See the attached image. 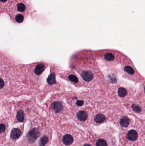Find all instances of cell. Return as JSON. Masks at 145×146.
I'll list each match as a JSON object with an SVG mask.
<instances>
[{"label":"cell","mask_w":145,"mask_h":146,"mask_svg":"<svg viewBox=\"0 0 145 146\" xmlns=\"http://www.w3.org/2000/svg\"><path fill=\"white\" fill-rule=\"evenodd\" d=\"M40 135V130L39 129L36 128H35L32 129L29 133V139L31 140V141H32V142H33L35 140L38 138Z\"/></svg>","instance_id":"1"},{"label":"cell","mask_w":145,"mask_h":146,"mask_svg":"<svg viewBox=\"0 0 145 146\" xmlns=\"http://www.w3.org/2000/svg\"><path fill=\"white\" fill-rule=\"evenodd\" d=\"M83 79L86 82H89L93 79V74L89 71H85L81 74Z\"/></svg>","instance_id":"2"},{"label":"cell","mask_w":145,"mask_h":146,"mask_svg":"<svg viewBox=\"0 0 145 146\" xmlns=\"http://www.w3.org/2000/svg\"><path fill=\"white\" fill-rule=\"evenodd\" d=\"M52 109L57 113H60L63 110V106L62 103L59 101L54 102L52 105Z\"/></svg>","instance_id":"3"},{"label":"cell","mask_w":145,"mask_h":146,"mask_svg":"<svg viewBox=\"0 0 145 146\" xmlns=\"http://www.w3.org/2000/svg\"><path fill=\"white\" fill-rule=\"evenodd\" d=\"M21 135V131L18 129L15 128L12 129L11 131L10 136L11 138L13 139L16 140L19 138Z\"/></svg>","instance_id":"4"},{"label":"cell","mask_w":145,"mask_h":146,"mask_svg":"<svg viewBox=\"0 0 145 146\" xmlns=\"http://www.w3.org/2000/svg\"><path fill=\"white\" fill-rule=\"evenodd\" d=\"M138 135L136 131L131 130L128 132L127 134V138L128 140L131 141H134L137 139Z\"/></svg>","instance_id":"5"},{"label":"cell","mask_w":145,"mask_h":146,"mask_svg":"<svg viewBox=\"0 0 145 146\" xmlns=\"http://www.w3.org/2000/svg\"><path fill=\"white\" fill-rule=\"evenodd\" d=\"M63 143L66 145H70L74 141L73 138L71 135L69 134L66 135L63 138Z\"/></svg>","instance_id":"6"},{"label":"cell","mask_w":145,"mask_h":146,"mask_svg":"<svg viewBox=\"0 0 145 146\" xmlns=\"http://www.w3.org/2000/svg\"><path fill=\"white\" fill-rule=\"evenodd\" d=\"M77 116L78 119L82 121H85L88 118L87 112L85 111H80L77 113Z\"/></svg>","instance_id":"7"},{"label":"cell","mask_w":145,"mask_h":146,"mask_svg":"<svg viewBox=\"0 0 145 146\" xmlns=\"http://www.w3.org/2000/svg\"><path fill=\"white\" fill-rule=\"evenodd\" d=\"M45 68L44 65L43 64H39L35 67V73L37 75H40L44 71Z\"/></svg>","instance_id":"8"},{"label":"cell","mask_w":145,"mask_h":146,"mask_svg":"<svg viewBox=\"0 0 145 146\" xmlns=\"http://www.w3.org/2000/svg\"><path fill=\"white\" fill-rule=\"evenodd\" d=\"M94 120L96 123H101L104 122L105 120V117L103 114H98L95 116Z\"/></svg>","instance_id":"9"},{"label":"cell","mask_w":145,"mask_h":146,"mask_svg":"<svg viewBox=\"0 0 145 146\" xmlns=\"http://www.w3.org/2000/svg\"><path fill=\"white\" fill-rule=\"evenodd\" d=\"M129 123V120L128 117L126 116L123 117L120 120V124L122 127H126L128 126Z\"/></svg>","instance_id":"10"},{"label":"cell","mask_w":145,"mask_h":146,"mask_svg":"<svg viewBox=\"0 0 145 146\" xmlns=\"http://www.w3.org/2000/svg\"><path fill=\"white\" fill-rule=\"evenodd\" d=\"M47 82L49 85H53L56 83L55 75L54 73L51 74L47 79Z\"/></svg>","instance_id":"11"},{"label":"cell","mask_w":145,"mask_h":146,"mask_svg":"<svg viewBox=\"0 0 145 146\" xmlns=\"http://www.w3.org/2000/svg\"><path fill=\"white\" fill-rule=\"evenodd\" d=\"M17 119L20 122H22L24 120V115L23 111L21 110H19L17 112L16 115Z\"/></svg>","instance_id":"12"},{"label":"cell","mask_w":145,"mask_h":146,"mask_svg":"<svg viewBox=\"0 0 145 146\" xmlns=\"http://www.w3.org/2000/svg\"><path fill=\"white\" fill-rule=\"evenodd\" d=\"M118 94L119 97H124L126 96L127 91L125 88L121 87L118 89Z\"/></svg>","instance_id":"13"},{"label":"cell","mask_w":145,"mask_h":146,"mask_svg":"<svg viewBox=\"0 0 145 146\" xmlns=\"http://www.w3.org/2000/svg\"><path fill=\"white\" fill-rule=\"evenodd\" d=\"M48 142V138L46 135L43 136L40 139L39 145L40 146H44Z\"/></svg>","instance_id":"14"},{"label":"cell","mask_w":145,"mask_h":146,"mask_svg":"<svg viewBox=\"0 0 145 146\" xmlns=\"http://www.w3.org/2000/svg\"><path fill=\"white\" fill-rule=\"evenodd\" d=\"M104 58L108 61H112L114 59L115 56L112 53H107L105 54L104 56Z\"/></svg>","instance_id":"15"},{"label":"cell","mask_w":145,"mask_h":146,"mask_svg":"<svg viewBox=\"0 0 145 146\" xmlns=\"http://www.w3.org/2000/svg\"><path fill=\"white\" fill-rule=\"evenodd\" d=\"M124 71L131 75H133L134 73V71L133 68L129 66H125L124 68Z\"/></svg>","instance_id":"16"},{"label":"cell","mask_w":145,"mask_h":146,"mask_svg":"<svg viewBox=\"0 0 145 146\" xmlns=\"http://www.w3.org/2000/svg\"><path fill=\"white\" fill-rule=\"evenodd\" d=\"M17 9H18V10L19 12H24L25 10L26 9V6L23 3H19L17 6Z\"/></svg>","instance_id":"17"},{"label":"cell","mask_w":145,"mask_h":146,"mask_svg":"<svg viewBox=\"0 0 145 146\" xmlns=\"http://www.w3.org/2000/svg\"><path fill=\"white\" fill-rule=\"evenodd\" d=\"M97 146H107V143L105 140L101 139L97 141L96 142Z\"/></svg>","instance_id":"18"},{"label":"cell","mask_w":145,"mask_h":146,"mask_svg":"<svg viewBox=\"0 0 145 146\" xmlns=\"http://www.w3.org/2000/svg\"><path fill=\"white\" fill-rule=\"evenodd\" d=\"M69 80H70L72 82H73L75 83H78V77L73 74L70 75L68 77Z\"/></svg>","instance_id":"19"},{"label":"cell","mask_w":145,"mask_h":146,"mask_svg":"<svg viewBox=\"0 0 145 146\" xmlns=\"http://www.w3.org/2000/svg\"><path fill=\"white\" fill-rule=\"evenodd\" d=\"M24 17L22 15L19 14L15 17V20L18 23H21L23 21Z\"/></svg>","instance_id":"20"},{"label":"cell","mask_w":145,"mask_h":146,"mask_svg":"<svg viewBox=\"0 0 145 146\" xmlns=\"http://www.w3.org/2000/svg\"><path fill=\"white\" fill-rule=\"evenodd\" d=\"M132 109H133V110L136 112H141V108L139 106H138L136 105H133L132 106Z\"/></svg>","instance_id":"21"},{"label":"cell","mask_w":145,"mask_h":146,"mask_svg":"<svg viewBox=\"0 0 145 146\" xmlns=\"http://www.w3.org/2000/svg\"><path fill=\"white\" fill-rule=\"evenodd\" d=\"M83 103H84V102L82 100H78L76 102L77 105L78 106H82Z\"/></svg>","instance_id":"22"},{"label":"cell","mask_w":145,"mask_h":146,"mask_svg":"<svg viewBox=\"0 0 145 146\" xmlns=\"http://www.w3.org/2000/svg\"><path fill=\"white\" fill-rule=\"evenodd\" d=\"M6 129V127L3 124H1L0 126V133H3L4 132Z\"/></svg>","instance_id":"23"},{"label":"cell","mask_w":145,"mask_h":146,"mask_svg":"<svg viewBox=\"0 0 145 146\" xmlns=\"http://www.w3.org/2000/svg\"><path fill=\"white\" fill-rule=\"evenodd\" d=\"M0 88H2L4 86V82L2 79H0Z\"/></svg>","instance_id":"24"},{"label":"cell","mask_w":145,"mask_h":146,"mask_svg":"<svg viewBox=\"0 0 145 146\" xmlns=\"http://www.w3.org/2000/svg\"><path fill=\"white\" fill-rule=\"evenodd\" d=\"M7 0H0V1H1L2 2H3V3L6 2Z\"/></svg>","instance_id":"25"},{"label":"cell","mask_w":145,"mask_h":146,"mask_svg":"<svg viewBox=\"0 0 145 146\" xmlns=\"http://www.w3.org/2000/svg\"><path fill=\"white\" fill-rule=\"evenodd\" d=\"M83 146H92L91 145H89V144H85V145H84Z\"/></svg>","instance_id":"26"},{"label":"cell","mask_w":145,"mask_h":146,"mask_svg":"<svg viewBox=\"0 0 145 146\" xmlns=\"http://www.w3.org/2000/svg\"><path fill=\"white\" fill-rule=\"evenodd\" d=\"M144 92H145V88H144Z\"/></svg>","instance_id":"27"}]
</instances>
